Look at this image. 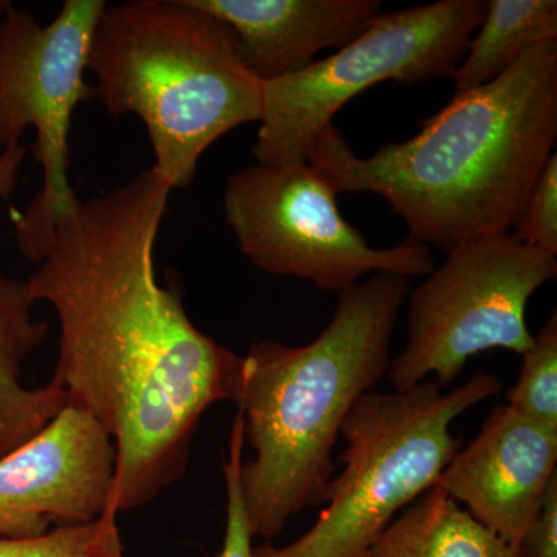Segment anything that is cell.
Wrapping results in <instances>:
<instances>
[{
	"label": "cell",
	"instance_id": "6da1fadb",
	"mask_svg": "<svg viewBox=\"0 0 557 557\" xmlns=\"http://www.w3.org/2000/svg\"><path fill=\"white\" fill-rule=\"evenodd\" d=\"M171 190L150 168L78 199L51 226L25 281L33 302L50 304L60 321L51 381L115 445L109 505L119 512L145 507L182 478L201 417L239 397L244 357L197 329L157 278L153 249Z\"/></svg>",
	"mask_w": 557,
	"mask_h": 557
},
{
	"label": "cell",
	"instance_id": "7a4b0ae2",
	"mask_svg": "<svg viewBox=\"0 0 557 557\" xmlns=\"http://www.w3.org/2000/svg\"><path fill=\"white\" fill-rule=\"evenodd\" d=\"M556 139L557 39H547L491 83L453 97L408 141L359 157L332 123L307 163L336 194L383 197L409 236L448 255L515 228Z\"/></svg>",
	"mask_w": 557,
	"mask_h": 557
},
{
	"label": "cell",
	"instance_id": "3957f363",
	"mask_svg": "<svg viewBox=\"0 0 557 557\" xmlns=\"http://www.w3.org/2000/svg\"><path fill=\"white\" fill-rule=\"evenodd\" d=\"M409 288L401 274H370L338 293L332 321L310 344L262 339L245 355L236 405L255 450L240 467L252 537H276L302 509L324 504L341 428L387 373Z\"/></svg>",
	"mask_w": 557,
	"mask_h": 557
},
{
	"label": "cell",
	"instance_id": "277c9868",
	"mask_svg": "<svg viewBox=\"0 0 557 557\" xmlns=\"http://www.w3.org/2000/svg\"><path fill=\"white\" fill-rule=\"evenodd\" d=\"M87 70L110 115L145 123L152 168L172 189L193 183L219 138L262 116L263 83L242 61L233 32L190 0L106 3Z\"/></svg>",
	"mask_w": 557,
	"mask_h": 557
},
{
	"label": "cell",
	"instance_id": "5b68a950",
	"mask_svg": "<svg viewBox=\"0 0 557 557\" xmlns=\"http://www.w3.org/2000/svg\"><path fill=\"white\" fill-rule=\"evenodd\" d=\"M502 388L497 376L478 372L448 392L426 380L409 391L362 395L341 428L344 468L329 483L317 523L293 544L265 542L252 556H372L397 515L437 485L460 450L454 421Z\"/></svg>",
	"mask_w": 557,
	"mask_h": 557
},
{
	"label": "cell",
	"instance_id": "8992f818",
	"mask_svg": "<svg viewBox=\"0 0 557 557\" xmlns=\"http://www.w3.org/2000/svg\"><path fill=\"white\" fill-rule=\"evenodd\" d=\"M486 13L485 0H438L381 13L358 38L295 75L263 83L255 159L262 166L309 161L314 138L348 101L384 81L450 78Z\"/></svg>",
	"mask_w": 557,
	"mask_h": 557
},
{
	"label": "cell",
	"instance_id": "52a82bcc",
	"mask_svg": "<svg viewBox=\"0 0 557 557\" xmlns=\"http://www.w3.org/2000/svg\"><path fill=\"white\" fill-rule=\"evenodd\" d=\"M556 276L557 256L523 244L511 231L450 249L410 293L408 343L386 373L394 391H409L429 375L449 387L469 359L491 348L525 354L534 338L528 302Z\"/></svg>",
	"mask_w": 557,
	"mask_h": 557
},
{
	"label": "cell",
	"instance_id": "ba28073f",
	"mask_svg": "<svg viewBox=\"0 0 557 557\" xmlns=\"http://www.w3.org/2000/svg\"><path fill=\"white\" fill-rule=\"evenodd\" d=\"M336 197L309 163L255 164L231 175L223 207L240 251L265 273L341 293L370 274L412 278L434 270L431 248L416 237L392 248L370 247L341 215Z\"/></svg>",
	"mask_w": 557,
	"mask_h": 557
},
{
	"label": "cell",
	"instance_id": "9c48e42d",
	"mask_svg": "<svg viewBox=\"0 0 557 557\" xmlns=\"http://www.w3.org/2000/svg\"><path fill=\"white\" fill-rule=\"evenodd\" d=\"M104 0H65L57 20L39 25L13 7L0 21V149L21 148L36 131L35 156L44 185L16 222L17 244L35 260L60 215L78 201L69 182L70 124L95 94L84 79L95 25Z\"/></svg>",
	"mask_w": 557,
	"mask_h": 557
},
{
	"label": "cell",
	"instance_id": "30bf717a",
	"mask_svg": "<svg viewBox=\"0 0 557 557\" xmlns=\"http://www.w3.org/2000/svg\"><path fill=\"white\" fill-rule=\"evenodd\" d=\"M115 475V445L83 410L65 406L0 457V539L38 537L100 519Z\"/></svg>",
	"mask_w": 557,
	"mask_h": 557
},
{
	"label": "cell",
	"instance_id": "8fae6325",
	"mask_svg": "<svg viewBox=\"0 0 557 557\" xmlns=\"http://www.w3.org/2000/svg\"><path fill=\"white\" fill-rule=\"evenodd\" d=\"M557 431L497 406L478 437L458 450L437 485L512 544L531 536L557 482Z\"/></svg>",
	"mask_w": 557,
	"mask_h": 557
},
{
	"label": "cell",
	"instance_id": "7c38bea8",
	"mask_svg": "<svg viewBox=\"0 0 557 557\" xmlns=\"http://www.w3.org/2000/svg\"><path fill=\"white\" fill-rule=\"evenodd\" d=\"M228 25L242 61L262 83L295 75L341 49L383 13L380 0H190Z\"/></svg>",
	"mask_w": 557,
	"mask_h": 557
},
{
	"label": "cell",
	"instance_id": "4fadbf2b",
	"mask_svg": "<svg viewBox=\"0 0 557 557\" xmlns=\"http://www.w3.org/2000/svg\"><path fill=\"white\" fill-rule=\"evenodd\" d=\"M16 172L0 174V199L16 185ZM25 282L0 276V457L27 442L67 406V394L50 381L40 388L21 384L24 359L46 338L49 324L32 319Z\"/></svg>",
	"mask_w": 557,
	"mask_h": 557
},
{
	"label": "cell",
	"instance_id": "5bb4252c",
	"mask_svg": "<svg viewBox=\"0 0 557 557\" xmlns=\"http://www.w3.org/2000/svg\"><path fill=\"white\" fill-rule=\"evenodd\" d=\"M370 557H536L531 539L512 544L438 486L388 525Z\"/></svg>",
	"mask_w": 557,
	"mask_h": 557
},
{
	"label": "cell",
	"instance_id": "9a60e30c",
	"mask_svg": "<svg viewBox=\"0 0 557 557\" xmlns=\"http://www.w3.org/2000/svg\"><path fill=\"white\" fill-rule=\"evenodd\" d=\"M479 33L454 70V97L485 86L520 54L542 40L557 39L556 0H490Z\"/></svg>",
	"mask_w": 557,
	"mask_h": 557
},
{
	"label": "cell",
	"instance_id": "2e32d148",
	"mask_svg": "<svg viewBox=\"0 0 557 557\" xmlns=\"http://www.w3.org/2000/svg\"><path fill=\"white\" fill-rule=\"evenodd\" d=\"M518 383L509 388L508 406L542 426L557 431V314L553 311L522 355Z\"/></svg>",
	"mask_w": 557,
	"mask_h": 557
},
{
	"label": "cell",
	"instance_id": "e0dca14e",
	"mask_svg": "<svg viewBox=\"0 0 557 557\" xmlns=\"http://www.w3.org/2000/svg\"><path fill=\"white\" fill-rule=\"evenodd\" d=\"M119 511L106 508L100 519L54 528L38 537L0 539V557H126Z\"/></svg>",
	"mask_w": 557,
	"mask_h": 557
},
{
	"label": "cell",
	"instance_id": "ac0fdd59",
	"mask_svg": "<svg viewBox=\"0 0 557 557\" xmlns=\"http://www.w3.org/2000/svg\"><path fill=\"white\" fill-rule=\"evenodd\" d=\"M244 418L237 412L231 428L228 456L223 461L226 486V530L222 552L215 557L252 556V534L249 530L247 509L242 494L240 467L244 461Z\"/></svg>",
	"mask_w": 557,
	"mask_h": 557
},
{
	"label": "cell",
	"instance_id": "d6986e66",
	"mask_svg": "<svg viewBox=\"0 0 557 557\" xmlns=\"http://www.w3.org/2000/svg\"><path fill=\"white\" fill-rule=\"evenodd\" d=\"M530 247L557 256V153H553L528 197L515 231Z\"/></svg>",
	"mask_w": 557,
	"mask_h": 557
},
{
	"label": "cell",
	"instance_id": "ffe728a7",
	"mask_svg": "<svg viewBox=\"0 0 557 557\" xmlns=\"http://www.w3.org/2000/svg\"><path fill=\"white\" fill-rule=\"evenodd\" d=\"M530 539L534 556L557 557V482L549 490L544 512Z\"/></svg>",
	"mask_w": 557,
	"mask_h": 557
},
{
	"label": "cell",
	"instance_id": "44dd1931",
	"mask_svg": "<svg viewBox=\"0 0 557 557\" xmlns=\"http://www.w3.org/2000/svg\"><path fill=\"white\" fill-rule=\"evenodd\" d=\"M25 157V149L16 148V149H0V174L3 172H17L20 171V166L22 160Z\"/></svg>",
	"mask_w": 557,
	"mask_h": 557
},
{
	"label": "cell",
	"instance_id": "7402d4cb",
	"mask_svg": "<svg viewBox=\"0 0 557 557\" xmlns=\"http://www.w3.org/2000/svg\"><path fill=\"white\" fill-rule=\"evenodd\" d=\"M9 2H2V0H0V21H2L3 14H5V11L9 9Z\"/></svg>",
	"mask_w": 557,
	"mask_h": 557
}]
</instances>
